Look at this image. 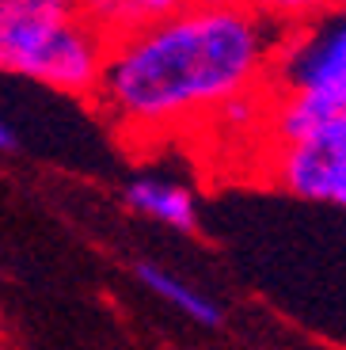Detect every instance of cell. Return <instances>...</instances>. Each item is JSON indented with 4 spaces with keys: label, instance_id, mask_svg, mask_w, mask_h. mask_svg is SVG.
<instances>
[{
    "label": "cell",
    "instance_id": "9",
    "mask_svg": "<svg viewBox=\"0 0 346 350\" xmlns=\"http://www.w3.org/2000/svg\"><path fill=\"white\" fill-rule=\"evenodd\" d=\"M179 8H187V0H141V16L145 19H164Z\"/></svg>",
    "mask_w": 346,
    "mask_h": 350
},
{
    "label": "cell",
    "instance_id": "7",
    "mask_svg": "<svg viewBox=\"0 0 346 350\" xmlns=\"http://www.w3.org/2000/svg\"><path fill=\"white\" fill-rule=\"evenodd\" d=\"M338 0H248V8L270 23L278 35H289V31H301V27L316 23L323 12H331Z\"/></svg>",
    "mask_w": 346,
    "mask_h": 350
},
{
    "label": "cell",
    "instance_id": "3",
    "mask_svg": "<svg viewBox=\"0 0 346 350\" xmlns=\"http://www.w3.org/2000/svg\"><path fill=\"white\" fill-rule=\"evenodd\" d=\"M263 172L293 198L346 210V107L320 103L297 137L267 145Z\"/></svg>",
    "mask_w": 346,
    "mask_h": 350
},
{
    "label": "cell",
    "instance_id": "4",
    "mask_svg": "<svg viewBox=\"0 0 346 350\" xmlns=\"http://www.w3.org/2000/svg\"><path fill=\"white\" fill-rule=\"evenodd\" d=\"M270 92L346 107V0H338L316 23L282 35L270 69Z\"/></svg>",
    "mask_w": 346,
    "mask_h": 350
},
{
    "label": "cell",
    "instance_id": "5",
    "mask_svg": "<svg viewBox=\"0 0 346 350\" xmlns=\"http://www.w3.org/2000/svg\"><path fill=\"white\" fill-rule=\"evenodd\" d=\"M126 206L141 217H152L168 228H179V232H194L198 228V202L187 187L172 183V179H160V175H137L126 183L122 191Z\"/></svg>",
    "mask_w": 346,
    "mask_h": 350
},
{
    "label": "cell",
    "instance_id": "6",
    "mask_svg": "<svg viewBox=\"0 0 346 350\" xmlns=\"http://www.w3.org/2000/svg\"><path fill=\"white\" fill-rule=\"evenodd\" d=\"M133 271H137L141 286H145L148 293H156L164 305H172L175 312H183L187 320H194V324H202V327H221L225 312H221V305H217L213 297H206L202 289L187 286L183 278H175L172 271L156 267V262H137Z\"/></svg>",
    "mask_w": 346,
    "mask_h": 350
},
{
    "label": "cell",
    "instance_id": "1",
    "mask_svg": "<svg viewBox=\"0 0 346 350\" xmlns=\"http://www.w3.org/2000/svg\"><path fill=\"white\" fill-rule=\"evenodd\" d=\"M278 42L282 35L251 8H179L145 19L111 42L92 103L126 145H160L270 92Z\"/></svg>",
    "mask_w": 346,
    "mask_h": 350
},
{
    "label": "cell",
    "instance_id": "10",
    "mask_svg": "<svg viewBox=\"0 0 346 350\" xmlns=\"http://www.w3.org/2000/svg\"><path fill=\"white\" fill-rule=\"evenodd\" d=\"M187 8H248V0H187Z\"/></svg>",
    "mask_w": 346,
    "mask_h": 350
},
{
    "label": "cell",
    "instance_id": "2",
    "mask_svg": "<svg viewBox=\"0 0 346 350\" xmlns=\"http://www.w3.org/2000/svg\"><path fill=\"white\" fill-rule=\"evenodd\" d=\"M107 42L72 0H0V72L92 99Z\"/></svg>",
    "mask_w": 346,
    "mask_h": 350
},
{
    "label": "cell",
    "instance_id": "8",
    "mask_svg": "<svg viewBox=\"0 0 346 350\" xmlns=\"http://www.w3.org/2000/svg\"><path fill=\"white\" fill-rule=\"evenodd\" d=\"M72 4H77V12L96 27L107 42L130 35L133 27L145 23V16H141V0H72Z\"/></svg>",
    "mask_w": 346,
    "mask_h": 350
},
{
    "label": "cell",
    "instance_id": "11",
    "mask_svg": "<svg viewBox=\"0 0 346 350\" xmlns=\"http://www.w3.org/2000/svg\"><path fill=\"white\" fill-rule=\"evenodd\" d=\"M16 149V130L8 126V118L0 114V152H12Z\"/></svg>",
    "mask_w": 346,
    "mask_h": 350
}]
</instances>
